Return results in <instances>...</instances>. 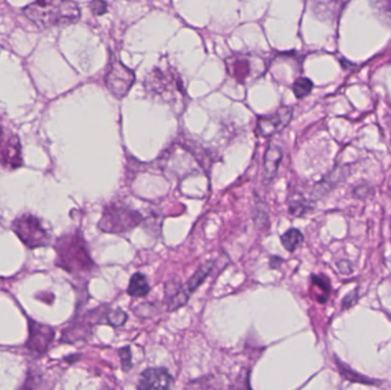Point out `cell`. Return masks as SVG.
Segmentation results:
<instances>
[{
    "label": "cell",
    "mask_w": 391,
    "mask_h": 390,
    "mask_svg": "<svg viewBox=\"0 0 391 390\" xmlns=\"http://www.w3.org/2000/svg\"><path fill=\"white\" fill-rule=\"evenodd\" d=\"M213 266H214V263H212V261L205 263L204 266H201V268L194 273V276L188 280L187 285L184 287V291L188 297H190L191 294L194 293V291L197 290L198 287L204 283V280H206L208 275L211 273Z\"/></svg>",
    "instance_id": "cell-14"
},
{
    "label": "cell",
    "mask_w": 391,
    "mask_h": 390,
    "mask_svg": "<svg viewBox=\"0 0 391 390\" xmlns=\"http://www.w3.org/2000/svg\"><path fill=\"white\" fill-rule=\"evenodd\" d=\"M174 379L168 369L164 367H150L141 373L138 390H171Z\"/></svg>",
    "instance_id": "cell-10"
},
{
    "label": "cell",
    "mask_w": 391,
    "mask_h": 390,
    "mask_svg": "<svg viewBox=\"0 0 391 390\" xmlns=\"http://www.w3.org/2000/svg\"><path fill=\"white\" fill-rule=\"evenodd\" d=\"M18 390H49V380L39 369H29L25 382Z\"/></svg>",
    "instance_id": "cell-13"
},
{
    "label": "cell",
    "mask_w": 391,
    "mask_h": 390,
    "mask_svg": "<svg viewBox=\"0 0 391 390\" xmlns=\"http://www.w3.org/2000/svg\"><path fill=\"white\" fill-rule=\"evenodd\" d=\"M119 357H121V367H123L125 372H128L133 365L132 352H131L129 347H124V348L119 349Z\"/></svg>",
    "instance_id": "cell-20"
},
{
    "label": "cell",
    "mask_w": 391,
    "mask_h": 390,
    "mask_svg": "<svg viewBox=\"0 0 391 390\" xmlns=\"http://www.w3.org/2000/svg\"><path fill=\"white\" fill-rule=\"evenodd\" d=\"M134 83H136V73L133 70L124 66L119 61L111 63L105 76V85L114 97L123 99L126 97Z\"/></svg>",
    "instance_id": "cell-6"
},
{
    "label": "cell",
    "mask_w": 391,
    "mask_h": 390,
    "mask_svg": "<svg viewBox=\"0 0 391 390\" xmlns=\"http://www.w3.org/2000/svg\"><path fill=\"white\" fill-rule=\"evenodd\" d=\"M150 292V285L143 273H136L131 277L128 284L127 293L132 297H146Z\"/></svg>",
    "instance_id": "cell-15"
},
{
    "label": "cell",
    "mask_w": 391,
    "mask_h": 390,
    "mask_svg": "<svg viewBox=\"0 0 391 390\" xmlns=\"http://www.w3.org/2000/svg\"><path fill=\"white\" fill-rule=\"evenodd\" d=\"M307 210H309V203L301 197L297 198L290 204V212L293 215L299 217V215H305Z\"/></svg>",
    "instance_id": "cell-19"
},
{
    "label": "cell",
    "mask_w": 391,
    "mask_h": 390,
    "mask_svg": "<svg viewBox=\"0 0 391 390\" xmlns=\"http://www.w3.org/2000/svg\"><path fill=\"white\" fill-rule=\"evenodd\" d=\"M90 10L95 15H102L107 12V4L103 1H94L90 4Z\"/></svg>",
    "instance_id": "cell-21"
},
{
    "label": "cell",
    "mask_w": 391,
    "mask_h": 390,
    "mask_svg": "<svg viewBox=\"0 0 391 390\" xmlns=\"http://www.w3.org/2000/svg\"><path fill=\"white\" fill-rule=\"evenodd\" d=\"M312 87L314 85H312V80L301 77V78L295 80L294 85H293V92H294L295 97L298 99H302V97H307L310 94Z\"/></svg>",
    "instance_id": "cell-17"
},
{
    "label": "cell",
    "mask_w": 391,
    "mask_h": 390,
    "mask_svg": "<svg viewBox=\"0 0 391 390\" xmlns=\"http://www.w3.org/2000/svg\"><path fill=\"white\" fill-rule=\"evenodd\" d=\"M292 116H293V109L284 107L278 109L274 114L259 117L256 124V135L261 138H270L290 124Z\"/></svg>",
    "instance_id": "cell-9"
},
{
    "label": "cell",
    "mask_w": 391,
    "mask_h": 390,
    "mask_svg": "<svg viewBox=\"0 0 391 390\" xmlns=\"http://www.w3.org/2000/svg\"><path fill=\"white\" fill-rule=\"evenodd\" d=\"M142 215L139 212L121 204H111L105 208L103 217L101 219L99 227L101 230L109 234L127 232L139 225Z\"/></svg>",
    "instance_id": "cell-4"
},
{
    "label": "cell",
    "mask_w": 391,
    "mask_h": 390,
    "mask_svg": "<svg viewBox=\"0 0 391 390\" xmlns=\"http://www.w3.org/2000/svg\"><path fill=\"white\" fill-rule=\"evenodd\" d=\"M28 321L29 334L25 347L34 355L42 357L52 345L54 338H55V331L52 326L42 324L39 321H34L31 318H28Z\"/></svg>",
    "instance_id": "cell-7"
},
{
    "label": "cell",
    "mask_w": 391,
    "mask_h": 390,
    "mask_svg": "<svg viewBox=\"0 0 391 390\" xmlns=\"http://www.w3.org/2000/svg\"><path fill=\"white\" fill-rule=\"evenodd\" d=\"M147 92L153 97L160 99L164 103L173 104L179 107L180 102H184L186 97L184 83L180 75L172 68L156 66L147 77Z\"/></svg>",
    "instance_id": "cell-2"
},
{
    "label": "cell",
    "mask_w": 391,
    "mask_h": 390,
    "mask_svg": "<svg viewBox=\"0 0 391 390\" xmlns=\"http://www.w3.org/2000/svg\"><path fill=\"white\" fill-rule=\"evenodd\" d=\"M55 249L58 266L68 273L79 275L93 269V261L79 234L63 236L56 243Z\"/></svg>",
    "instance_id": "cell-3"
},
{
    "label": "cell",
    "mask_w": 391,
    "mask_h": 390,
    "mask_svg": "<svg viewBox=\"0 0 391 390\" xmlns=\"http://www.w3.org/2000/svg\"><path fill=\"white\" fill-rule=\"evenodd\" d=\"M13 229L18 239L29 249L42 247L49 243V236L42 222L34 215H25L15 220Z\"/></svg>",
    "instance_id": "cell-5"
},
{
    "label": "cell",
    "mask_w": 391,
    "mask_h": 390,
    "mask_svg": "<svg viewBox=\"0 0 391 390\" xmlns=\"http://www.w3.org/2000/svg\"><path fill=\"white\" fill-rule=\"evenodd\" d=\"M281 244L288 252H294L303 242V235L298 229L292 228L281 236Z\"/></svg>",
    "instance_id": "cell-16"
},
{
    "label": "cell",
    "mask_w": 391,
    "mask_h": 390,
    "mask_svg": "<svg viewBox=\"0 0 391 390\" xmlns=\"http://www.w3.org/2000/svg\"><path fill=\"white\" fill-rule=\"evenodd\" d=\"M25 14L39 28L73 25L80 18L78 5L73 1H37L25 8Z\"/></svg>",
    "instance_id": "cell-1"
},
{
    "label": "cell",
    "mask_w": 391,
    "mask_h": 390,
    "mask_svg": "<svg viewBox=\"0 0 391 390\" xmlns=\"http://www.w3.org/2000/svg\"><path fill=\"white\" fill-rule=\"evenodd\" d=\"M281 159H283V152L279 147L270 145L267 149L264 160V179L266 182H270L276 176Z\"/></svg>",
    "instance_id": "cell-12"
},
{
    "label": "cell",
    "mask_w": 391,
    "mask_h": 390,
    "mask_svg": "<svg viewBox=\"0 0 391 390\" xmlns=\"http://www.w3.org/2000/svg\"><path fill=\"white\" fill-rule=\"evenodd\" d=\"M21 164V145L18 136L8 130H0V166L15 169Z\"/></svg>",
    "instance_id": "cell-8"
},
{
    "label": "cell",
    "mask_w": 391,
    "mask_h": 390,
    "mask_svg": "<svg viewBox=\"0 0 391 390\" xmlns=\"http://www.w3.org/2000/svg\"><path fill=\"white\" fill-rule=\"evenodd\" d=\"M127 321V315L124 311L117 308L116 310L111 311L109 316H108V323L111 325V326H114V328H119V326H123V325Z\"/></svg>",
    "instance_id": "cell-18"
},
{
    "label": "cell",
    "mask_w": 391,
    "mask_h": 390,
    "mask_svg": "<svg viewBox=\"0 0 391 390\" xmlns=\"http://www.w3.org/2000/svg\"><path fill=\"white\" fill-rule=\"evenodd\" d=\"M229 73L239 83H245L252 76V62L247 56H234L227 61Z\"/></svg>",
    "instance_id": "cell-11"
}]
</instances>
